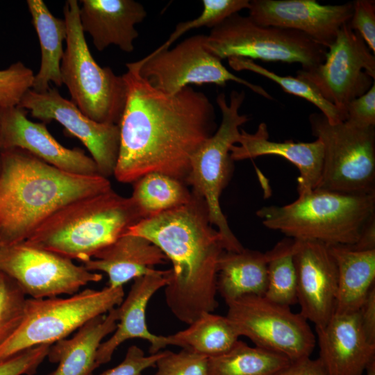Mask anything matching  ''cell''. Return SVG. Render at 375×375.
Masks as SVG:
<instances>
[{
	"label": "cell",
	"mask_w": 375,
	"mask_h": 375,
	"mask_svg": "<svg viewBox=\"0 0 375 375\" xmlns=\"http://www.w3.org/2000/svg\"><path fill=\"white\" fill-rule=\"evenodd\" d=\"M33 78L32 69L22 62L0 70V107L17 106L24 94L31 88Z\"/></svg>",
	"instance_id": "e575fe53"
},
{
	"label": "cell",
	"mask_w": 375,
	"mask_h": 375,
	"mask_svg": "<svg viewBox=\"0 0 375 375\" xmlns=\"http://www.w3.org/2000/svg\"><path fill=\"white\" fill-rule=\"evenodd\" d=\"M318 359L327 375H362L375 361V344L366 338L359 312L334 313L323 327H315Z\"/></svg>",
	"instance_id": "d6986e66"
},
{
	"label": "cell",
	"mask_w": 375,
	"mask_h": 375,
	"mask_svg": "<svg viewBox=\"0 0 375 375\" xmlns=\"http://www.w3.org/2000/svg\"><path fill=\"white\" fill-rule=\"evenodd\" d=\"M33 25L38 34L40 51V67L34 78L31 90L44 92L50 88V83L62 85L60 64L64 54L62 42L67 38L65 19L53 16L42 0L26 1Z\"/></svg>",
	"instance_id": "4316f807"
},
{
	"label": "cell",
	"mask_w": 375,
	"mask_h": 375,
	"mask_svg": "<svg viewBox=\"0 0 375 375\" xmlns=\"http://www.w3.org/2000/svg\"><path fill=\"white\" fill-rule=\"evenodd\" d=\"M140 220L131 197L111 188L64 206L24 242L84 263Z\"/></svg>",
	"instance_id": "277c9868"
},
{
	"label": "cell",
	"mask_w": 375,
	"mask_h": 375,
	"mask_svg": "<svg viewBox=\"0 0 375 375\" xmlns=\"http://www.w3.org/2000/svg\"><path fill=\"white\" fill-rule=\"evenodd\" d=\"M366 375H375V361L371 363L366 369Z\"/></svg>",
	"instance_id": "ee69618b"
},
{
	"label": "cell",
	"mask_w": 375,
	"mask_h": 375,
	"mask_svg": "<svg viewBox=\"0 0 375 375\" xmlns=\"http://www.w3.org/2000/svg\"><path fill=\"white\" fill-rule=\"evenodd\" d=\"M238 144L231 148L230 154L233 161L268 155L281 156L299 169V196L317 187L322 176L324 160V148L319 140L309 142L271 141L266 124L260 123L254 133H249L241 129Z\"/></svg>",
	"instance_id": "44dd1931"
},
{
	"label": "cell",
	"mask_w": 375,
	"mask_h": 375,
	"mask_svg": "<svg viewBox=\"0 0 375 375\" xmlns=\"http://www.w3.org/2000/svg\"><path fill=\"white\" fill-rule=\"evenodd\" d=\"M189 327L166 336L167 345H175L208 358L230 350L240 337L226 317L204 312Z\"/></svg>",
	"instance_id": "83f0119b"
},
{
	"label": "cell",
	"mask_w": 375,
	"mask_h": 375,
	"mask_svg": "<svg viewBox=\"0 0 375 375\" xmlns=\"http://www.w3.org/2000/svg\"><path fill=\"white\" fill-rule=\"evenodd\" d=\"M359 33L368 48L375 53V1L356 0L353 2V13L348 23Z\"/></svg>",
	"instance_id": "74e56055"
},
{
	"label": "cell",
	"mask_w": 375,
	"mask_h": 375,
	"mask_svg": "<svg viewBox=\"0 0 375 375\" xmlns=\"http://www.w3.org/2000/svg\"><path fill=\"white\" fill-rule=\"evenodd\" d=\"M226 317L240 336L291 362L310 357L316 340L308 321L289 306L264 296L249 295L226 303Z\"/></svg>",
	"instance_id": "8fae6325"
},
{
	"label": "cell",
	"mask_w": 375,
	"mask_h": 375,
	"mask_svg": "<svg viewBox=\"0 0 375 375\" xmlns=\"http://www.w3.org/2000/svg\"><path fill=\"white\" fill-rule=\"evenodd\" d=\"M162 355V351L145 356L140 347L132 345L128 347L124 360L119 365L100 375H141L146 369L156 367V362Z\"/></svg>",
	"instance_id": "f35d334b"
},
{
	"label": "cell",
	"mask_w": 375,
	"mask_h": 375,
	"mask_svg": "<svg viewBox=\"0 0 375 375\" xmlns=\"http://www.w3.org/2000/svg\"><path fill=\"white\" fill-rule=\"evenodd\" d=\"M171 270L155 269L134 279L126 297L117 307V324L109 339L101 343L97 353V368L110 361L114 351L124 342L134 338L150 343L149 352L154 354L167 346L166 336L151 333L146 324V309L152 296L165 288Z\"/></svg>",
	"instance_id": "ffe728a7"
},
{
	"label": "cell",
	"mask_w": 375,
	"mask_h": 375,
	"mask_svg": "<svg viewBox=\"0 0 375 375\" xmlns=\"http://www.w3.org/2000/svg\"><path fill=\"white\" fill-rule=\"evenodd\" d=\"M80 22L98 51L110 45L131 53L138 37L135 24L147 17L144 6L133 0H81ZM80 5V4H79Z\"/></svg>",
	"instance_id": "7402d4cb"
},
{
	"label": "cell",
	"mask_w": 375,
	"mask_h": 375,
	"mask_svg": "<svg viewBox=\"0 0 375 375\" xmlns=\"http://www.w3.org/2000/svg\"><path fill=\"white\" fill-rule=\"evenodd\" d=\"M3 109V108L0 107V146H1V115H2Z\"/></svg>",
	"instance_id": "f6af8a7d"
},
{
	"label": "cell",
	"mask_w": 375,
	"mask_h": 375,
	"mask_svg": "<svg viewBox=\"0 0 375 375\" xmlns=\"http://www.w3.org/2000/svg\"><path fill=\"white\" fill-rule=\"evenodd\" d=\"M267 285L265 253L247 249L223 251L217 266V290L226 303L244 296H264Z\"/></svg>",
	"instance_id": "484cf974"
},
{
	"label": "cell",
	"mask_w": 375,
	"mask_h": 375,
	"mask_svg": "<svg viewBox=\"0 0 375 375\" xmlns=\"http://www.w3.org/2000/svg\"><path fill=\"white\" fill-rule=\"evenodd\" d=\"M278 375H327L319 360L305 358L292 362Z\"/></svg>",
	"instance_id": "b9f144b4"
},
{
	"label": "cell",
	"mask_w": 375,
	"mask_h": 375,
	"mask_svg": "<svg viewBox=\"0 0 375 375\" xmlns=\"http://www.w3.org/2000/svg\"><path fill=\"white\" fill-rule=\"evenodd\" d=\"M0 171H1V156H0Z\"/></svg>",
	"instance_id": "bcb514c9"
},
{
	"label": "cell",
	"mask_w": 375,
	"mask_h": 375,
	"mask_svg": "<svg viewBox=\"0 0 375 375\" xmlns=\"http://www.w3.org/2000/svg\"><path fill=\"white\" fill-rule=\"evenodd\" d=\"M205 38L206 35H196L171 49H156L138 61L140 75L151 86L169 94H176L192 83L224 86L228 81H234L266 99H273L260 85L228 71L221 60L206 49Z\"/></svg>",
	"instance_id": "7c38bea8"
},
{
	"label": "cell",
	"mask_w": 375,
	"mask_h": 375,
	"mask_svg": "<svg viewBox=\"0 0 375 375\" xmlns=\"http://www.w3.org/2000/svg\"><path fill=\"white\" fill-rule=\"evenodd\" d=\"M293 257L300 314L315 327H323L335 310L338 274L335 259L328 245L301 240H295Z\"/></svg>",
	"instance_id": "e0dca14e"
},
{
	"label": "cell",
	"mask_w": 375,
	"mask_h": 375,
	"mask_svg": "<svg viewBox=\"0 0 375 375\" xmlns=\"http://www.w3.org/2000/svg\"><path fill=\"white\" fill-rule=\"evenodd\" d=\"M167 260L165 253L147 238L125 233L83 265L89 271L106 273L108 286L115 288L152 272L155 266Z\"/></svg>",
	"instance_id": "603a6c76"
},
{
	"label": "cell",
	"mask_w": 375,
	"mask_h": 375,
	"mask_svg": "<svg viewBox=\"0 0 375 375\" xmlns=\"http://www.w3.org/2000/svg\"><path fill=\"white\" fill-rule=\"evenodd\" d=\"M249 0H203V10L197 18L178 24L167 40L159 49H168L180 36L191 29L214 28L235 13L249 7Z\"/></svg>",
	"instance_id": "d6a6232c"
},
{
	"label": "cell",
	"mask_w": 375,
	"mask_h": 375,
	"mask_svg": "<svg viewBox=\"0 0 375 375\" xmlns=\"http://www.w3.org/2000/svg\"><path fill=\"white\" fill-rule=\"evenodd\" d=\"M123 287L85 289L67 298L26 299L23 320L0 346V361L24 350L67 338L91 319L106 314L124 299Z\"/></svg>",
	"instance_id": "ba28073f"
},
{
	"label": "cell",
	"mask_w": 375,
	"mask_h": 375,
	"mask_svg": "<svg viewBox=\"0 0 375 375\" xmlns=\"http://www.w3.org/2000/svg\"><path fill=\"white\" fill-rule=\"evenodd\" d=\"M256 215L265 227L288 238L349 247L375 223V193L315 189L291 203L262 207Z\"/></svg>",
	"instance_id": "5b68a950"
},
{
	"label": "cell",
	"mask_w": 375,
	"mask_h": 375,
	"mask_svg": "<svg viewBox=\"0 0 375 375\" xmlns=\"http://www.w3.org/2000/svg\"><path fill=\"white\" fill-rule=\"evenodd\" d=\"M291 362L280 353L238 340L226 353L208 358V375H278Z\"/></svg>",
	"instance_id": "f1b7e54d"
},
{
	"label": "cell",
	"mask_w": 375,
	"mask_h": 375,
	"mask_svg": "<svg viewBox=\"0 0 375 375\" xmlns=\"http://www.w3.org/2000/svg\"><path fill=\"white\" fill-rule=\"evenodd\" d=\"M126 67V101L113 176L129 183L158 172L185 183L192 156L217 130L213 105L189 86L174 94L156 89L140 75L138 61Z\"/></svg>",
	"instance_id": "6da1fadb"
},
{
	"label": "cell",
	"mask_w": 375,
	"mask_h": 375,
	"mask_svg": "<svg viewBox=\"0 0 375 375\" xmlns=\"http://www.w3.org/2000/svg\"><path fill=\"white\" fill-rule=\"evenodd\" d=\"M0 272L14 280L33 299L72 295L102 274L77 265L72 260L22 242L0 247Z\"/></svg>",
	"instance_id": "5bb4252c"
},
{
	"label": "cell",
	"mask_w": 375,
	"mask_h": 375,
	"mask_svg": "<svg viewBox=\"0 0 375 375\" xmlns=\"http://www.w3.org/2000/svg\"><path fill=\"white\" fill-rule=\"evenodd\" d=\"M17 106L30 110L32 117L44 122L54 120L60 123L88 149L99 175L107 178L113 175L119 149V125L91 119L56 88H50L44 92L29 89Z\"/></svg>",
	"instance_id": "9a60e30c"
},
{
	"label": "cell",
	"mask_w": 375,
	"mask_h": 375,
	"mask_svg": "<svg viewBox=\"0 0 375 375\" xmlns=\"http://www.w3.org/2000/svg\"><path fill=\"white\" fill-rule=\"evenodd\" d=\"M328 247L338 274L335 313L358 312L375 285V249L356 251L342 245Z\"/></svg>",
	"instance_id": "d4e9b609"
},
{
	"label": "cell",
	"mask_w": 375,
	"mask_h": 375,
	"mask_svg": "<svg viewBox=\"0 0 375 375\" xmlns=\"http://www.w3.org/2000/svg\"><path fill=\"white\" fill-rule=\"evenodd\" d=\"M249 17L262 26L295 30L328 49L349 23L353 2L322 5L315 0H252Z\"/></svg>",
	"instance_id": "2e32d148"
},
{
	"label": "cell",
	"mask_w": 375,
	"mask_h": 375,
	"mask_svg": "<svg viewBox=\"0 0 375 375\" xmlns=\"http://www.w3.org/2000/svg\"><path fill=\"white\" fill-rule=\"evenodd\" d=\"M358 312L367 340L375 344V285L369 291Z\"/></svg>",
	"instance_id": "60d3db41"
},
{
	"label": "cell",
	"mask_w": 375,
	"mask_h": 375,
	"mask_svg": "<svg viewBox=\"0 0 375 375\" xmlns=\"http://www.w3.org/2000/svg\"><path fill=\"white\" fill-rule=\"evenodd\" d=\"M294 243V239L286 237L265 253L267 285L264 297L289 307L297 303Z\"/></svg>",
	"instance_id": "4dcf8cb0"
},
{
	"label": "cell",
	"mask_w": 375,
	"mask_h": 375,
	"mask_svg": "<svg viewBox=\"0 0 375 375\" xmlns=\"http://www.w3.org/2000/svg\"><path fill=\"white\" fill-rule=\"evenodd\" d=\"M117 320V309L114 308L88 321L72 338L51 344L47 357L58 366L48 375H92L97 369V350L103 339L114 332Z\"/></svg>",
	"instance_id": "cb8c5ba5"
},
{
	"label": "cell",
	"mask_w": 375,
	"mask_h": 375,
	"mask_svg": "<svg viewBox=\"0 0 375 375\" xmlns=\"http://www.w3.org/2000/svg\"><path fill=\"white\" fill-rule=\"evenodd\" d=\"M204 45L221 60L238 57L252 60L299 62L301 69L322 63L327 51L301 32L262 26L238 12L212 28L206 35Z\"/></svg>",
	"instance_id": "9c48e42d"
},
{
	"label": "cell",
	"mask_w": 375,
	"mask_h": 375,
	"mask_svg": "<svg viewBox=\"0 0 375 375\" xmlns=\"http://www.w3.org/2000/svg\"><path fill=\"white\" fill-rule=\"evenodd\" d=\"M208 360L207 356L187 349L164 351L156 362L155 375H208Z\"/></svg>",
	"instance_id": "d590c367"
},
{
	"label": "cell",
	"mask_w": 375,
	"mask_h": 375,
	"mask_svg": "<svg viewBox=\"0 0 375 375\" xmlns=\"http://www.w3.org/2000/svg\"><path fill=\"white\" fill-rule=\"evenodd\" d=\"M26 301V294L17 283L0 272V346L20 326Z\"/></svg>",
	"instance_id": "836d02e7"
},
{
	"label": "cell",
	"mask_w": 375,
	"mask_h": 375,
	"mask_svg": "<svg viewBox=\"0 0 375 375\" xmlns=\"http://www.w3.org/2000/svg\"><path fill=\"white\" fill-rule=\"evenodd\" d=\"M244 99V91L233 90L228 103L224 93L217 96L221 123L192 156L185 180V183L192 186V192L205 201L210 223L217 227L224 251L233 252H240L244 248L230 228L219 198L232 172L231 148L238 143L240 127L249 120L247 115L239 112Z\"/></svg>",
	"instance_id": "52a82bcc"
},
{
	"label": "cell",
	"mask_w": 375,
	"mask_h": 375,
	"mask_svg": "<svg viewBox=\"0 0 375 375\" xmlns=\"http://www.w3.org/2000/svg\"><path fill=\"white\" fill-rule=\"evenodd\" d=\"M0 247L26 240L67 203L111 189L108 178L64 172L18 148L0 149Z\"/></svg>",
	"instance_id": "3957f363"
},
{
	"label": "cell",
	"mask_w": 375,
	"mask_h": 375,
	"mask_svg": "<svg viewBox=\"0 0 375 375\" xmlns=\"http://www.w3.org/2000/svg\"><path fill=\"white\" fill-rule=\"evenodd\" d=\"M192 197L183 181L152 172L133 182L131 199L143 219L185 204Z\"/></svg>",
	"instance_id": "f546056e"
},
{
	"label": "cell",
	"mask_w": 375,
	"mask_h": 375,
	"mask_svg": "<svg viewBox=\"0 0 375 375\" xmlns=\"http://www.w3.org/2000/svg\"><path fill=\"white\" fill-rule=\"evenodd\" d=\"M212 226L205 201L192 193L187 203L143 219L126 232L147 238L171 261L165 301L188 324L218 306L217 266L224 249Z\"/></svg>",
	"instance_id": "7a4b0ae2"
},
{
	"label": "cell",
	"mask_w": 375,
	"mask_h": 375,
	"mask_svg": "<svg viewBox=\"0 0 375 375\" xmlns=\"http://www.w3.org/2000/svg\"><path fill=\"white\" fill-rule=\"evenodd\" d=\"M297 77L310 84L323 98L347 114L349 103L365 93L374 83V54L347 23L327 49L324 62L299 69Z\"/></svg>",
	"instance_id": "4fadbf2b"
},
{
	"label": "cell",
	"mask_w": 375,
	"mask_h": 375,
	"mask_svg": "<svg viewBox=\"0 0 375 375\" xmlns=\"http://www.w3.org/2000/svg\"><path fill=\"white\" fill-rule=\"evenodd\" d=\"M346 122L358 127L375 126V84L346 108Z\"/></svg>",
	"instance_id": "ab89813d"
},
{
	"label": "cell",
	"mask_w": 375,
	"mask_h": 375,
	"mask_svg": "<svg viewBox=\"0 0 375 375\" xmlns=\"http://www.w3.org/2000/svg\"><path fill=\"white\" fill-rule=\"evenodd\" d=\"M312 134L324 148L315 189L346 194L375 193V126L332 124L321 113L308 118Z\"/></svg>",
	"instance_id": "30bf717a"
},
{
	"label": "cell",
	"mask_w": 375,
	"mask_h": 375,
	"mask_svg": "<svg viewBox=\"0 0 375 375\" xmlns=\"http://www.w3.org/2000/svg\"><path fill=\"white\" fill-rule=\"evenodd\" d=\"M79 7L77 0H67L63 8L67 38L60 64L62 84L71 101L87 117L119 125L126 101V82L123 76L94 60L80 22Z\"/></svg>",
	"instance_id": "8992f818"
},
{
	"label": "cell",
	"mask_w": 375,
	"mask_h": 375,
	"mask_svg": "<svg viewBox=\"0 0 375 375\" xmlns=\"http://www.w3.org/2000/svg\"><path fill=\"white\" fill-rule=\"evenodd\" d=\"M18 106L3 108L0 149L18 148L64 172L84 176L99 175L92 157L78 149L62 146L43 123L28 119Z\"/></svg>",
	"instance_id": "ac0fdd59"
},
{
	"label": "cell",
	"mask_w": 375,
	"mask_h": 375,
	"mask_svg": "<svg viewBox=\"0 0 375 375\" xmlns=\"http://www.w3.org/2000/svg\"><path fill=\"white\" fill-rule=\"evenodd\" d=\"M347 247V246H346ZM356 251H370L375 249V223L369 225L362 233L358 242L347 247Z\"/></svg>",
	"instance_id": "7bdbcfd3"
},
{
	"label": "cell",
	"mask_w": 375,
	"mask_h": 375,
	"mask_svg": "<svg viewBox=\"0 0 375 375\" xmlns=\"http://www.w3.org/2000/svg\"><path fill=\"white\" fill-rule=\"evenodd\" d=\"M228 62L234 70L256 73L275 82L285 92L308 101L319 109L330 123L342 122L347 119V114L344 111L326 101L310 84L299 78L278 75L249 58L232 57L228 58Z\"/></svg>",
	"instance_id": "1f68e13d"
},
{
	"label": "cell",
	"mask_w": 375,
	"mask_h": 375,
	"mask_svg": "<svg viewBox=\"0 0 375 375\" xmlns=\"http://www.w3.org/2000/svg\"><path fill=\"white\" fill-rule=\"evenodd\" d=\"M50 347V344L35 346L0 361V375H33L47 357Z\"/></svg>",
	"instance_id": "8d00e7d4"
}]
</instances>
